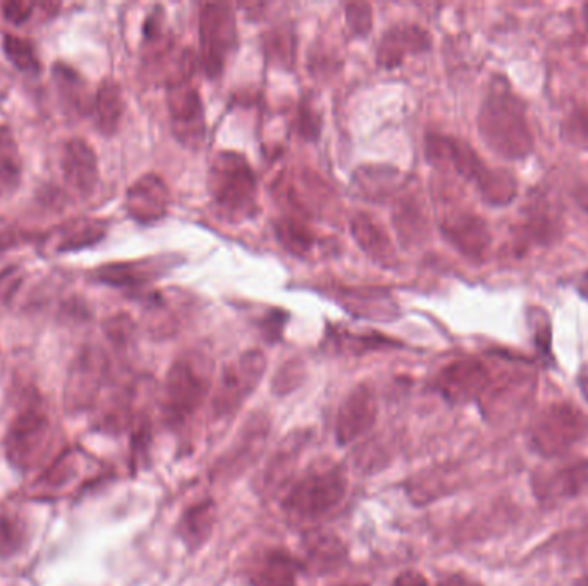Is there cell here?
Listing matches in <instances>:
<instances>
[{"label":"cell","mask_w":588,"mask_h":586,"mask_svg":"<svg viewBox=\"0 0 588 586\" xmlns=\"http://www.w3.org/2000/svg\"><path fill=\"white\" fill-rule=\"evenodd\" d=\"M26 532L28 526L19 514L0 513V559L14 556L25 547Z\"/></svg>","instance_id":"29"},{"label":"cell","mask_w":588,"mask_h":586,"mask_svg":"<svg viewBox=\"0 0 588 586\" xmlns=\"http://www.w3.org/2000/svg\"><path fill=\"white\" fill-rule=\"evenodd\" d=\"M107 222L102 219H76L62 224L54 231L43 236L45 245L50 246L54 253L78 251L95 246L107 234Z\"/></svg>","instance_id":"19"},{"label":"cell","mask_w":588,"mask_h":586,"mask_svg":"<svg viewBox=\"0 0 588 586\" xmlns=\"http://www.w3.org/2000/svg\"><path fill=\"white\" fill-rule=\"evenodd\" d=\"M2 49H4L7 61L11 62L14 68L21 73L37 76L42 71V62L38 59L37 50L30 40L13 35V33H7L2 40Z\"/></svg>","instance_id":"28"},{"label":"cell","mask_w":588,"mask_h":586,"mask_svg":"<svg viewBox=\"0 0 588 586\" xmlns=\"http://www.w3.org/2000/svg\"><path fill=\"white\" fill-rule=\"evenodd\" d=\"M308 569L315 573H331L346 559V547L331 533H313L305 540Z\"/></svg>","instance_id":"26"},{"label":"cell","mask_w":588,"mask_h":586,"mask_svg":"<svg viewBox=\"0 0 588 586\" xmlns=\"http://www.w3.org/2000/svg\"><path fill=\"white\" fill-rule=\"evenodd\" d=\"M588 434L587 416L573 404H552L532 430V442L544 456H558Z\"/></svg>","instance_id":"9"},{"label":"cell","mask_w":588,"mask_h":586,"mask_svg":"<svg viewBox=\"0 0 588 586\" xmlns=\"http://www.w3.org/2000/svg\"><path fill=\"white\" fill-rule=\"evenodd\" d=\"M179 258L172 255L145 258L136 262L105 263L93 270V281L105 286L121 287V289H141L174 269Z\"/></svg>","instance_id":"12"},{"label":"cell","mask_w":588,"mask_h":586,"mask_svg":"<svg viewBox=\"0 0 588 586\" xmlns=\"http://www.w3.org/2000/svg\"><path fill=\"white\" fill-rule=\"evenodd\" d=\"M109 368V360L104 349L98 346H85L74 358L69 368L64 403L71 413H80L92 406L97 397L105 375Z\"/></svg>","instance_id":"10"},{"label":"cell","mask_w":588,"mask_h":586,"mask_svg":"<svg viewBox=\"0 0 588 586\" xmlns=\"http://www.w3.org/2000/svg\"><path fill=\"white\" fill-rule=\"evenodd\" d=\"M341 586H368V585H341Z\"/></svg>","instance_id":"48"},{"label":"cell","mask_w":588,"mask_h":586,"mask_svg":"<svg viewBox=\"0 0 588 586\" xmlns=\"http://www.w3.org/2000/svg\"><path fill=\"white\" fill-rule=\"evenodd\" d=\"M33 7H35L33 2H6L2 6V14H4L7 23H11V25H25L26 21L30 19Z\"/></svg>","instance_id":"40"},{"label":"cell","mask_w":588,"mask_h":586,"mask_svg":"<svg viewBox=\"0 0 588 586\" xmlns=\"http://www.w3.org/2000/svg\"><path fill=\"white\" fill-rule=\"evenodd\" d=\"M339 344L346 349H350L351 353L362 355L367 351H374V349L392 348V339L380 336V334H343L339 339Z\"/></svg>","instance_id":"33"},{"label":"cell","mask_w":588,"mask_h":586,"mask_svg":"<svg viewBox=\"0 0 588 586\" xmlns=\"http://www.w3.org/2000/svg\"><path fill=\"white\" fill-rule=\"evenodd\" d=\"M430 47V37L420 26H396L380 40L377 61L384 68H396L408 54H418Z\"/></svg>","instance_id":"20"},{"label":"cell","mask_w":588,"mask_h":586,"mask_svg":"<svg viewBox=\"0 0 588 586\" xmlns=\"http://www.w3.org/2000/svg\"><path fill=\"white\" fill-rule=\"evenodd\" d=\"M277 238L294 255H307L313 245V234L301 220L282 219L276 224Z\"/></svg>","instance_id":"30"},{"label":"cell","mask_w":588,"mask_h":586,"mask_svg":"<svg viewBox=\"0 0 588 586\" xmlns=\"http://www.w3.org/2000/svg\"><path fill=\"white\" fill-rule=\"evenodd\" d=\"M215 518L217 511L214 501L198 502L184 511L179 519L178 533L188 549L198 550L209 540L214 530Z\"/></svg>","instance_id":"25"},{"label":"cell","mask_w":588,"mask_h":586,"mask_svg":"<svg viewBox=\"0 0 588 586\" xmlns=\"http://www.w3.org/2000/svg\"><path fill=\"white\" fill-rule=\"evenodd\" d=\"M346 490V477L336 466L310 471L286 492L282 509L291 518L317 519L336 509L346 497Z\"/></svg>","instance_id":"5"},{"label":"cell","mask_w":588,"mask_h":586,"mask_svg":"<svg viewBox=\"0 0 588 586\" xmlns=\"http://www.w3.org/2000/svg\"><path fill=\"white\" fill-rule=\"evenodd\" d=\"M93 121L104 136H114L124 116L123 88L116 80H104L93 97Z\"/></svg>","instance_id":"23"},{"label":"cell","mask_w":588,"mask_h":586,"mask_svg":"<svg viewBox=\"0 0 588 586\" xmlns=\"http://www.w3.org/2000/svg\"><path fill=\"white\" fill-rule=\"evenodd\" d=\"M61 169L69 188L81 196L93 195L98 184L97 153L83 138H71L62 150Z\"/></svg>","instance_id":"16"},{"label":"cell","mask_w":588,"mask_h":586,"mask_svg":"<svg viewBox=\"0 0 588 586\" xmlns=\"http://www.w3.org/2000/svg\"><path fill=\"white\" fill-rule=\"evenodd\" d=\"M489 385V372L482 361L465 358L453 361L435 377V391L449 403L463 404L480 396Z\"/></svg>","instance_id":"14"},{"label":"cell","mask_w":588,"mask_h":586,"mask_svg":"<svg viewBox=\"0 0 588 586\" xmlns=\"http://www.w3.org/2000/svg\"><path fill=\"white\" fill-rule=\"evenodd\" d=\"M346 21L350 30L358 37H367L372 25H374V16H372V7L363 2H353L346 6Z\"/></svg>","instance_id":"35"},{"label":"cell","mask_w":588,"mask_h":586,"mask_svg":"<svg viewBox=\"0 0 588 586\" xmlns=\"http://www.w3.org/2000/svg\"><path fill=\"white\" fill-rule=\"evenodd\" d=\"M435 586H480L477 581L466 578L463 574H451L448 578L439 581Z\"/></svg>","instance_id":"44"},{"label":"cell","mask_w":588,"mask_h":586,"mask_svg":"<svg viewBox=\"0 0 588 586\" xmlns=\"http://www.w3.org/2000/svg\"><path fill=\"white\" fill-rule=\"evenodd\" d=\"M441 227L444 236L466 257H482L489 246L487 226L475 215L451 212L442 217Z\"/></svg>","instance_id":"18"},{"label":"cell","mask_w":588,"mask_h":586,"mask_svg":"<svg viewBox=\"0 0 588 586\" xmlns=\"http://www.w3.org/2000/svg\"><path fill=\"white\" fill-rule=\"evenodd\" d=\"M25 274L19 265H11L0 270V305H6L13 300L14 294L18 293L19 287L23 284Z\"/></svg>","instance_id":"38"},{"label":"cell","mask_w":588,"mask_h":586,"mask_svg":"<svg viewBox=\"0 0 588 586\" xmlns=\"http://www.w3.org/2000/svg\"><path fill=\"white\" fill-rule=\"evenodd\" d=\"M210 198L227 220L241 222L258 212L257 176L245 155L222 150L210 162Z\"/></svg>","instance_id":"3"},{"label":"cell","mask_w":588,"mask_h":586,"mask_svg":"<svg viewBox=\"0 0 588 586\" xmlns=\"http://www.w3.org/2000/svg\"><path fill=\"white\" fill-rule=\"evenodd\" d=\"M78 468H76V458L73 452H64V456L57 459L56 463L50 464L49 470L43 473V477L38 480V485H42L43 489L59 490L73 482L76 477Z\"/></svg>","instance_id":"32"},{"label":"cell","mask_w":588,"mask_h":586,"mask_svg":"<svg viewBox=\"0 0 588 586\" xmlns=\"http://www.w3.org/2000/svg\"><path fill=\"white\" fill-rule=\"evenodd\" d=\"M301 569L288 550H269L253 569L252 586H296Z\"/></svg>","instance_id":"22"},{"label":"cell","mask_w":588,"mask_h":586,"mask_svg":"<svg viewBox=\"0 0 588 586\" xmlns=\"http://www.w3.org/2000/svg\"><path fill=\"white\" fill-rule=\"evenodd\" d=\"M533 487L539 501L546 504H559L578 497L588 489V461L568 464L544 475H537Z\"/></svg>","instance_id":"17"},{"label":"cell","mask_w":588,"mask_h":586,"mask_svg":"<svg viewBox=\"0 0 588 586\" xmlns=\"http://www.w3.org/2000/svg\"><path fill=\"white\" fill-rule=\"evenodd\" d=\"M425 152L435 167L449 169L477 186L485 202L504 205L515 198L516 183L508 172L490 171L477 153L451 136L432 135L425 140Z\"/></svg>","instance_id":"2"},{"label":"cell","mask_w":588,"mask_h":586,"mask_svg":"<svg viewBox=\"0 0 588 586\" xmlns=\"http://www.w3.org/2000/svg\"><path fill=\"white\" fill-rule=\"evenodd\" d=\"M54 447V428L49 416L37 406L23 409L7 432L6 454L18 470H33Z\"/></svg>","instance_id":"6"},{"label":"cell","mask_w":588,"mask_h":586,"mask_svg":"<svg viewBox=\"0 0 588 586\" xmlns=\"http://www.w3.org/2000/svg\"><path fill=\"white\" fill-rule=\"evenodd\" d=\"M391 586H429V581L418 571H405L392 581Z\"/></svg>","instance_id":"41"},{"label":"cell","mask_w":588,"mask_h":586,"mask_svg":"<svg viewBox=\"0 0 588 586\" xmlns=\"http://www.w3.org/2000/svg\"><path fill=\"white\" fill-rule=\"evenodd\" d=\"M265 370L267 358L258 349L245 351L243 355L227 363L212 394V411L215 418L236 415L238 409L246 403V399L257 391L258 384L264 379Z\"/></svg>","instance_id":"7"},{"label":"cell","mask_w":588,"mask_h":586,"mask_svg":"<svg viewBox=\"0 0 588 586\" xmlns=\"http://www.w3.org/2000/svg\"><path fill=\"white\" fill-rule=\"evenodd\" d=\"M303 377H305V370H303V365H301L300 361H288L277 372L272 387H274L276 394H289L303 382Z\"/></svg>","instance_id":"36"},{"label":"cell","mask_w":588,"mask_h":586,"mask_svg":"<svg viewBox=\"0 0 588 586\" xmlns=\"http://www.w3.org/2000/svg\"><path fill=\"white\" fill-rule=\"evenodd\" d=\"M104 330L107 337H109L116 346H124V344H128L129 339L133 337L135 324H133V320L129 318V315L119 313V315H114V317L105 320Z\"/></svg>","instance_id":"37"},{"label":"cell","mask_w":588,"mask_h":586,"mask_svg":"<svg viewBox=\"0 0 588 586\" xmlns=\"http://www.w3.org/2000/svg\"><path fill=\"white\" fill-rule=\"evenodd\" d=\"M575 198L578 205H580V207H582L588 214V186H583V188L576 191Z\"/></svg>","instance_id":"46"},{"label":"cell","mask_w":588,"mask_h":586,"mask_svg":"<svg viewBox=\"0 0 588 586\" xmlns=\"http://www.w3.org/2000/svg\"><path fill=\"white\" fill-rule=\"evenodd\" d=\"M401 174L391 167H362L355 174V183L363 195L370 198H384L403 186Z\"/></svg>","instance_id":"27"},{"label":"cell","mask_w":588,"mask_h":586,"mask_svg":"<svg viewBox=\"0 0 588 586\" xmlns=\"http://www.w3.org/2000/svg\"><path fill=\"white\" fill-rule=\"evenodd\" d=\"M298 131L305 140H315L320 133V116L310 102L303 105L298 117Z\"/></svg>","instance_id":"39"},{"label":"cell","mask_w":588,"mask_h":586,"mask_svg":"<svg viewBox=\"0 0 588 586\" xmlns=\"http://www.w3.org/2000/svg\"><path fill=\"white\" fill-rule=\"evenodd\" d=\"M23 171L16 157H0V198L16 193L21 186Z\"/></svg>","instance_id":"34"},{"label":"cell","mask_w":588,"mask_h":586,"mask_svg":"<svg viewBox=\"0 0 588 586\" xmlns=\"http://www.w3.org/2000/svg\"><path fill=\"white\" fill-rule=\"evenodd\" d=\"M478 133L485 145L504 159H525L532 153L533 138L525 102L501 76L492 78L480 105Z\"/></svg>","instance_id":"1"},{"label":"cell","mask_w":588,"mask_h":586,"mask_svg":"<svg viewBox=\"0 0 588 586\" xmlns=\"http://www.w3.org/2000/svg\"><path fill=\"white\" fill-rule=\"evenodd\" d=\"M52 69L62 107L73 116H85L92 109L93 100L88 97V88L80 73L64 62H57Z\"/></svg>","instance_id":"24"},{"label":"cell","mask_w":588,"mask_h":586,"mask_svg":"<svg viewBox=\"0 0 588 586\" xmlns=\"http://www.w3.org/2000/svg\"><path fill=\"white\" fill-rule=\"evenodd\" d=\"M0 157H16L13 136L9 129L0 126Z\"/></svg>","instance_id":"42"},{"label":"cell","mask_w":588,"mask_h":586,"mask_svg":"<svg viewBox=\"0 0 588 586\" xmlns=\"http://www.w3.org/2000/svg\"><path fill=\"white\" fill-rule=\"evenodd\" d=\"M172 135L184 147L200 148L205 141V112L200 93L190 83L169 88L167 95Z\"/></svg>","instance_id":"11"},{"label":"cell","mask_w":588,"mask_h":586,"mask_svg":"<svg viewBox=\"0 0 588 586\" xmlns=\"http://www.w3.org/2000/svg\"><path fill=\"white\" fill-rule=\"evenodd\" d=\"M214 363L202 351H186L167 372L162 413L171 427H179L195 415L212 391Z\"/></svg>","instance_id":"4"},{"label":"cell","mask_w":588,"mask_h":586,"mask_svg":"<svg viewBox=\"0 0 588 586\" xmlns=\"http://www.w3.org/2000/svg\"><path fill=\"white\" fill-rule=\"evenodd\" d=\"M578 385H580V391L588 403V367H583L578 373Z\"/></svg>","instance_id":"45"},{"label":"cell","mask_w":588,"mask_h":586,"mask_svg":"<svg viewBox=\"0 0 588 586\" xmlns=\"http://www.w3.org/2000/svg\"><path fill=\"white\" fill-rule=\"evenodd\" d=\"M171 203V191L167 188L166 181L159 174L148 172L126 191V212L131 219L140 224H154L157 220L164 219Z\"/></svg>","instance_id":"15"},{"label":"cell","mask_w":588,"mask_h":586,"mask_svg":"<svg viewBox=\"0 0 588 586\" xmlns=\"http://www.w3.org/2000/svg\"><path fill=\"white\" fill-rule=\"evenodd\" d=\"M377 399L370 385H356L355 389L344 397L337 409L336 439L339 446H348L370 432L377 422Z\"/></svg>","instance_id":"13"},{"label":"cell","mask_w":588,"mask_h":586,"mask_svg":"<svg viewBox=\"0 0 588 586\" xmlns=\"http://www.w3.org/2000/svg\"><path fill=\"white\" fill-rule=\"evenodd\" d=\"M394 222L398 227L399 236L406 241H415L425 234V217L422 214V207L411 198L399 202L394 214Z\"/></svg>","instance_id":"31"},{"label":"cell","mask_w":588,"mask_h":586,"mask_svg":"<svg viewBox=\"0 0 588 586\" xmlns=\"http://www.w3.org/2000/svg\"><path fill=\"white\" fill-rule=\"evenodd\" d=\"M238 47L236 14L229 4H207L200 13V64L209 78L221 76Z\"/></svg>","instance_id":"8"},{"label":"cell","mask_w":588,"mask_h":586,"mask_svg":"<svg viewBox=\"0 0 588 586\" xmlns=\"http://www.w3.org/2000/svg\"><path fill=\"white\" fill-rule=\"evenodd\" d=\"M571 128L575 131L576 138L588 147V114L583 117H575Z\"/></svg>","instance_id":"43"},{"label":"cell","mask_w":588,"mask_h":586,"mask_svg":"<svg viewBox=\"0 0 588 586\" xmlns=\"http://www.w3.org/2000/svg\"><path fill=\"white\" fill-rule=\"evenodd\" d=\"M578 293L582 298L588 300V270L582 275V279L578 282Z\"/></svg>","instance_id":"47"},{"label":"cell","mask_w":588,"mask_h":586,"mask_svg":"<svg viewBox=\"0 0 588 586\" xmlns=\"http://www.w3.org/2000/svg\"><path fill=\"white\" fill-rule=\"evenodd\" d=\"M351 232L356 243L362 246V250L367 253L368 257L374 258L375 262L392 267L398 262L394 248H392L391 239L387 232L382 229L368 214L353 215L351 219Z\"/></svg>","instance_id":"21"}]
</instances>
